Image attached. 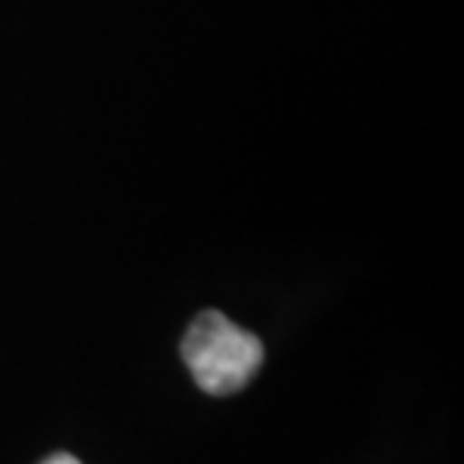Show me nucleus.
<instances>
[{"instance_id": "nucleus-1", "label": "nucleus", "mask_w": 464, "mask_h": 464, "mask_svg": "<svg viewBox=\"0 0 464 464\" xmlns=\"http://www.w3.org/2000/svg\"><path fill=\"white\" fill-rule=\"evenodd\" d=\"M263 341L220 311H202L181 338V359L208 395H236L263 365Z\"/></svg>"}, {"instance_id": "nucleus-2", "label": "nucleus", "mask_w": 464, "mask_h": 464, "mask_svg": "<svg viewBox=\"0 0 464 464\" xmlns=\"http://www.w3.org/2000/svg\"><path fill=\"white\" fill-rule=\"evenodd\" d=\"M40 464H82L76 456H70V452H52V456H45Z\"/></svg>"}]
</instances>
